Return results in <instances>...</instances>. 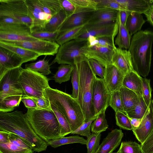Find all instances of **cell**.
<instances>
[{"label": "cell", "instance_id": "obj_54", "mask_svg": "<svg viewBox=\"0 0 153 153\" xmlns=\"http://www.w3.org/2000/svg\"><path fill=\"white\" fill-rule=\"evenodd\" d=\"M141 146L142 153H153V130Z\"/></svg>", "mask_w": 153, "mask_h": 153}, {"label": "cell", "instance_id": "obj_34", "mask_svg": "<svg viewBox=\"0 0 153 153\" xmlns=\"http://www.w3.org/2000/svg\"><path fill=\"white\" fill-rule=\"evenodd\" d=\"M114 39L111 37L91 36L87 38V45L88 46H97L114 49L116 47Z\"/></svg>", "mask_w": 153, "mask_h": 153}, {"label": "cell", "instance_id": "obj_18", "mask_svg": "<svg viewBox=\"0 0 153 153\" xmlns=\"http://www.w3.org/2000/svg\"><path fill=\"white\" fill-rule=\"evenodd\" d=\"M112 63L124 76L130 72L134 71L131 54L127 50L116 47L114 49Z\"/></svg>", "mask_w": 153, "mask_h": 153}, {"label": "cell", "instance_id": "obj_28", "mask_svg": "<svg viewBox=\"0 0 153 153\" xmlns=\"http://www.w3.org/2000/svg\"><path fill=\"white\" fill-rule=\"evenodd\" d=\"M49 102L51 108L55 115L59 124L61 137H65L69 134H71L72 131L65 115L56 104Z\"/></svg>", "mask_w": 153, "mask_h": 153}, {"label": "cell", "instance_id": "obj_63", "mask_svg": "<svg viewBox=\"0 0 153 153\" xmlns=\"http://www.w3.org/2000/svg\"></svg>", "mask_w": 153, "mask_h": 153}, {"label": "cell", "instance_id": "obj_52", "mask_svg": "<svg viewBox=\"0 0 153 153\" xmlns=\"http://www.w3.org/2000/svg\"><path fill=\"white\" fill-rule=\"evenodd\" d=\"M93 121L91 120L87 122H84L76 129L72 131L71 134L80 135L88 137L91 134V127Z\"/></svg>", "mask_w": 153, "mask_h": 153}, {"label": "cell", "instance_id": "obj_22", "mask_svg": "<svg viewBox=\"0 0 153 153\" xmlns=\"http://www.w3.org/2000/svg\"><path fill=\"white\" fill-rule=\"evenodd\" d=\"M0 47L13 52L24 59L26 62L35 61L40 56L39 54L22 47L5 41L0 40Z\"/></svg>", "mask_w": 153, "mask_h": 153}, {"label": "cell", "instance_id": "obj_40", "mask_svg": "<svg viewBox=\"0 0 153 153\" xmlns=\"http://www.w3.org/2000/svg\"><path fill=\"white\" fill-rule=\"evenodd\" d=\"M140 102L133 109L126 113L129 117L138 119H142L148 108L143 97L139 98Z\"/></svg>", "mask_w": 153, "mask_h": 153}, {"label": "cell", "instance_id": "obj_1", "mask_svg": "<svg viewBox=\"0 0 153 153\" xmlns=\"http://www.w3.org/2000/svg\"><path fill=\"white\" fill-rule=\"evenodd\" d=\"M0 131L15 134L27 142L34 151H45L48 143L39 136L31 126L26 114L22 111L0 112Z\"/></svg>", "mask_w": 153, "mask_h": 153}, {"label": "cell", "instance_id": "obj_47", "mask_svg": "<svg viewBox=\"0 0 153 153\" xmlns=\"http://www.w3.org/2000/svg\"><path fill=\"white\" fill-rule=\"evenodd\" d=\"M142 90L143 98L147 105L148 106L152 100V89L150 85V80L144 77L142 78Z\"/></svg>", "mask_w": 153, "mask_h": 153}, {"label": "cell", "instance_id": "obj_12", "mask_svg": "<svg viewBox=\"0 0 153 153\" xmlns=\"http://www.w3.org/2000/svg\"><path fill=\"white\" fill-rule=\"evenodd\" d=\"M25 1L28 16L33 21L31 33L33 31L42 30L52 16L44 12L39 0H25Z\"/></svg>", "mask_w": 153, "mask_h": 153}, {"label": "cell", "instance_id": "obj_5", "mask_svg": "<svg viewBox=\"0 0 153 153\" xmlns=\"http://www.w3.org/2000/svg\"><path fill=\"white\" fill-rule=\"evenodd\" d=\"M76 65L79 80V91L77 100L82 108L85 122L94 121L96 118L92 105V89L94 81L96 75L91 69L88 60L82 62Z\"/></svg>", "mask_w": 153, "mask_h": 153}, {"label": "cell", "instance_id": "obj_51", "mask_svg": "<svg viewBox=\"0 0 153 153\" xmlns=\"http://www.w3.org/2000/svg\"><path fill=\"white\" fill-rule=\"evenodd\" d=\"M41 3L51 12L52 16L59 12L62 7L59 0H39Z\"/></svg>", "mask_w": 153, "mask_h": 153}, {"label": "cell", "instance_id": "obj_4", "mask_svg": "<svg viewBox=\"0 0 153 153\" xmlns=\"http://www.w3.org/2000/svg\"><path fill=\"white\" fill-rule=\"evenodd\" d=\"M25 114L35 132L46 142L62 137L59 124L52 110L27 108Z\"/></svg>", "mask_w": 153, "mask_h": 153}, {"label": "cell", "instance_id": "obj_45", "mask_svg": "<svg viewBox=\"0 0 153 153\" xmlns=\"http://www.w3.org/2000/svg\"><path fill=\"white\" fill-rule=\"evenodd\" d=\"M59 34L58 30L54 32L38 30L33 31L31 33L32 36L39 39L55 42H56V39Z\"/></svg>", "mask_w": 153, "mask_h": 153}, {"label": "cell", "instance_id": "obj_32", "mask_svg": "<svg viewBox=\"0 0 153 153\" xmlns=\"http://www.w3.org/2000/svg\"><path fill=\"white\" fill-rule=\"evenodd\" d=\"M22 95L9 96L0 101V112L6 113L13 111L19 106Z\"/></svg>", "mask_w": 153, "mask_h": 153}, {"label": "cell", "instance_id": "obj_8", "mask_svg": "<svg viewBox=\"0 0 153 153\" xmlns=\"http://www.w3.org/2000/svg\"><path fill=\"white\" fill-rule=\"evenodd\" d=\"M0 16L19 20L30 29L32 26L33 21L28 16L25 0H0Z\"/></svg>", "mask_w": 153, "mask_h": 153}, {"label": "cell", "instance_id": "obj_11", "mask_svg": "<svg viewBox=\"0 0 153 153\" xmlns=\"http://www.w3.org/2000/svg\"><path fill=\"white\" fill-rule=\"evenodd\" d=\"M111 94L103 79L96 76L93 82L92 94V105L96 119L109 106Z\"/></svg>", "mask_w": 153, "mask_h": 153}, {"label": "cell", "instance_id": "obj_9", "mask_svg": "<svg viewBox=\"0 0 153 153\" xmlns=\"http://www.w3.org/2000/svg\"><path fill=\"white\" fill-rule=\"evenodd\" d=\"M118 30L117 20L115 22L107 23H87L80 35L75 39L78 41H87V38L91 36L97 37H109L115 39Z\"/></svg>", "mask_w": 153, "mask_h": 153}, {"label": "cell", "instance_id": "obj_44", "mask_svg": "<svg viewBox=\"0 0 153 153\" xmlns=\"http://www.w3.org/2000/svg\"><path fill=\"white\" fill-rule=\"evenodd\" d=\"M116 124L120 128L132 130V127L128 116L125 113L117 111L115 112Z\"/></svg>", "mask_w": 153, "mask_h": 153}, {"label": "cell", "instance_id": "obj_26", "mask_svg": "<svg viewBox=\"0 0 153 153\" xmlns=\"http://www.w3.org/2000/svg\"><path fill=\"white\" fill-rule=\"evenodd\" d=\"M117 21L118 30L117 36L114 39L115 45L117 46L118 48L126 50L128 49L131 44V36L126 26L122 24L119 13Z\"/></svg>", "mask_w": 153, "mask_h": 153}, {"label": "cell", "instance_id": "obj_25", "mask_svg": "<svg viewBox=\"0 0 153 153\" xmlns=\"http://www.w3.org/2000/svg\"><path fill=\"white\" fill-rule=\"evenodd\" d=\"M125 114L132 110L140 102V99L134 91L123 86L119 90Z\"/></svg>", "mask_w": 153, "mask_h": 153}, {"label": "cell", "instance_id": "obj_60", "mask_svg": "<svg viewBox=\"0 0 153 153\" xmlns=\"http://www.w3.org/2000/svg\"><path fill=\"white\" fill-rule=\"evenodd\" d=\"M10 134V133L6 131H0V143H6L9 142Z\"/></svg>", "mask_w": 153, "mask_h": 153}, {"label": "cell", "instance_id": "obj_56", "mask_svg": "<svg viewBox=\"0 0 153 153\" xmlns=\"http://www.w3.org/2000/svg\"><path fill=\"white\" fill-rule=\"evenodd\" d=\"M62 9L69 16L75 13L76 8L70 0H59Z\"/></svg>", "mask_w": 153, "mask_h": 153}, {"label": "cell", "instance_id": "obj_19", "mask_svg": "<svg viewBox=\"0 0 153 153\" xmlns=\"http://www.w3.org/2000/svg\"><path fill=\"white\" fill-rule=\"evenodd\" d=\"M124 76L112 64L105 67L103 79L105 86L110 93L119 90L122 86Z\"/></svg>", "mask_w": 153, "mask_h": 153}, {"label": "cell", "instance_id": "obj_30", "mask_svg": "<svg viewBox=\"0 0 153 153\" xmlns=\"http://www.w3.org/2000/svg\"><path fill=\"white\" fill-rule=\"evenodd\" d=\"M74 143L86 145V140L82 137L76 135L67 137H64L48 142V146L55 148L64 145Z\"/></svg>", "mask_w": 153, "mask_h": 153}, {"label": "cell", "instance_id": "obj_36", "mask_svg": "<svg viewBox=\"0 0 153 153\" xmlns=\"http://www.w3.org/2000/svg\"><path fill=\"white\" fill-rule=\"evenodd\" d=\"M25 68L38 72L45 76L51 73L48 61L45 58L35 62L26 64L25 65Z\"/></svg>", "mask_w": 153, "mask_h": 153}, {"label": "cell", "instance_id": "obj_41", "mask_svg": "<svg viewBox=\"0 0 153 153\" xmlns=\"http://www.w3.org/2000/svg\"><path fill=\"white\" fill-rule=\"evenodd\" d=\"M101 134L100 133H92L87 138L86 145L87 153H95L98 149Z\"/></svg>", "mask_w": 153, "mask_h": 153}, {"label": "cell", "instance_id": "obj_13", "mask_svg": "<svg viewBox=\"0 0 153 153\" xmlns=\"http://www.w3.org/2000/svg\"><path fill=\"white\" fill-rule=\"evenodd\" d=\"M5 41L22 47L40 56H53L56 54L60 46L56 42L41 39L32 41Z\"/></svg>", "mask_w": 153, "mask_h": 153}, {"label": "cell", "instance_id": "obj_55", "mask_svg": "<svg viewBox=\"0 0 153 153\" xmlns=\"http://www.w3.org/2000/svg\"><path fill=\"white\" fill-rule=\"evenodd\" d=\"M35 102L37 106L36 109H46L52 110L49 101L45 97L43 98H30Z\"/></svg>", "mask_w": 153, "mask_h": 153}, {"label": "cell", "instance_id": "obj_29", "mask_svg": "<svg viewBox=\"0 0 153 153\" xmlns=\"http://www.w3.org/2000/svg\"><path fill=\"white\" fill-rule=\"evenodd\" d=\"M69 16L68 14L62 9L52 16L46 24L42 30L51 32H54L58 30L59 28Z\"/></svg>", "mask_w": 153, "mask_h": 153}, {"label": "cell", "instance_id": "obj_43", "mask_svg": "<svg viewBox=\"0 0 153 153\" xmlns=\"http://www.w3.org/2000/svg\"><path fill=\"white\" fill-rule=\"evenodd\" d=\"M109 106L114 110L115 112L120 111L125 113L122 98L119 90L111 93Z\"/></svg>", "mask_w": 153, "mask_h": 153}, {"label": "cell", "instance_id": "obj_33", "mask_svg": "<svg viewBox=\"0 0 153 153\" xmlns=\"http://www.w3.org/2000/svg\"><path fill=\"white\" fill-rule=\"evenodd\" d=\"M74 65L68 64H61L53 76L56 82L61 84L69 81L70 79Z\"/></svg>", "mask_w": 153, "mask_h": 153}, {"label": "cell", "instance_id": "obj_16", "mask_svg": "<svg viewBox=\"0 0 153 153\" xmlns=\"http://www.w3.org/2000/svg\"><path fill=\"white\" fill-rule=\"evenodd\" d=\"M153 130V100H152L139 126L132 130L138 141L142 143Z\"/></svg>", "mask_w": 153, "mask_h": 153}, {"label": "cell", "instance_id": "obj_46", "mask_svg": "<svg viewBox=\"0 0 153 153\" xmlns=\"http://www.w3.org/2000/svg\"><path fill=\"white\" fill-rule=\"evenodd\" d=\"M76 8L75 13L79 10L84 9H96L97 0H70Z\"/></svg>", "mask_w": 153, "mask_h": 153}, {"label": "cell", "instance_id": "obj_7", "mask_svg": "<svg viewBox=\"0 0 153 153\" xmlns=\"http://www.w3.org/2000/svg\"><path fill=\"white\" fill-rule=\"evenodd\" d=\"M87 43V41L74 39L60 45L53 62L74 65L88 60L82 52V48Z\"/></svg>", "mask_w": 153, "mask_h": 153}, {"label": "cell", "instance_id": "obj_20", "mask_svg": "<svg viewBox=\"0 0 153 153\" xmlns=\"http://www.w3.org/2000/svg\"><path fill=\"white\" fill-rule=\"evenodd\" d=\"M123 135L120 129L112 130L103 139L95 153H113L120 145Z\"/></svg>", "mask_w": 153, "mask_h": 153}, {"label": "cell", "instance_id": "obj_6", "mask_svg": "<svg viewBox=\"0 0 153 153\" xmlns=\"http://www.w3.org/2000/svg\"><path fill=\"white\" fill-rule=\"evenodd\" d=\"M24 95L30 98H45L44 90L50 87L49 79L38 72L22 68L18 78Z\"/></svg>", "mask_w": 153, "mask_h": 153}, {"label": "cell", "instance_id": "obj_49", "mask_svg": "<svg viewBox=\"0 0 153 153\" xmlns=\"http://www.w3.org/2000/svg\"><path fill=\"white\" fill-rule=\"evenodd\" d=\"M71 76L73 89L71 95L73 98L77 99L79 91V80L78 71L76 64L74 65Z\"/></svg>", "mask_w": 153, "mask_h": 153}, {"label": "cell", "instance_id": "obj_21", "mask_svg": "<svg viewBox=\"0 0 153 153\" xmlns=\"http://www.w3.org/2000/svg\"><path fill=\"white\" fill-rule=\"evenodd\" d=\"M119 11L108 8H97L88 22L89 24H100L116 21Z\"/></svg>", "mask_w": 153, "mask_h": 153}, {"label": "cell", "instance_id": "obj_42", "mask_svg": "<svg viewBox=\"0 0 153 153\" xmlns=\"http://www.w3.org/2000/svg\"><path fill=\"white\" fill-rule=\"evenodd\" d=\"M118 150L121 153H142L141 144L135 142H122Z\"/></svg>", "mask_w": 153, "mask_h": 153}, {"label": "cell", "instance_id": "obj_57", "mask_svg": "<svg viewBox=\"0 0 153 153\" xmlns=\"http://www.w3.org/2000/svg\"><path fill=\"white\" fill-rule=\"evenodd\" d=\"M21 101L27 108L36 109L37 106L34 101L30 98L25 95L22 96Z\"/></svg>", "mask_w": 153, "mask_h": 153}, {"label": "cell", "instance_id": "obj_48", "mask_svg": "<svg viewBox=\"0 0 153 153\" xmlns=\"http://www.w3.org/2000/svg\"><path fill=\"white\" fill-rule=\"evenodd\" d=\"M97 8L105 7L114 9L119 11L127 10L126 8L117 2L115 0H97Z\"/></svg>", "mask_w": 153, "mask_h": 153}, {"label": "cell", "instance_id": "obj_38", "mask_svg": "<svg viewBox=\"0 0 153 153\" xmlns=\"http://www.w3.org/2000/svg\"><path fill=\"white\" fill-rule=\"evenodd\" d=\"M105 111L99 114L91 125V131L93 133H101L106 130L108 125L105 118Z\"/></svg>", "mask_w": 153, "mask_h": 153}, {"label": "cell", "instance_id": "obj_31", "mask_svg": "<svg viewBox=\"0 0 153 153\" xmlns=\"http://www.w3.org/2000/svg\"><path fill=\"white\" fill-rule=\"evenodd\" d=\"M39 39L32 36L31 33L0 32V40L6 41H32Z\"/></svg>", "mask_w": 153, "mask_h": 153}, {"label": "cell", "instance_id": "obj_15", "mask_svg": "<svg viewBox=\"0 0 153 153\" xmlns=\"http://www.w3.org/2000/svg\"><path fill=\"white\" fill-rule=\"evenodd\" d=\"M95 10L80 9L69 16L59 28V33L88 23Z\"/></svg>", "mask_w": 153, "mask_h": 153}, {"label": "cell", "instance_id": "obj_37", "mask_svg": "<svg viewBox=\"0 0 153 153\" xmlns=\"http://www.w3.org/2000/svg\"><path fill=\"white\" fill-rule=\"evenodd\" d=\"M0 32L31 33L30 27L25 24H0Z\"/></svg>", "mask_w": 153, "mask_h": 153}, {"label": "cell", "instance_id": "obj_14", "mask_svg": "<svg viewBox=\"0 0 153 153\" xmlns=\"http://www.w3.org/2000/svg\"><path fill=\"white\" fill-rule=\"evenodd\" d=\"M114 49L97 46H88L86 44L82 48V52L88 59L96 60L106 67L112 64Z\"/></svg>", "mask_w": 153, "mask_h": 153}, {"label": "cell", "instance_id": "obj_10", "mask_svg": "<svg viewBox=\"0 0 153 153\" xmlns=\"http://www.w3.org/2000/svg\"><path fill=\"white\" fill-rule=\"evenodd\" d=\"M22 68L8 71L0 79V101L10 96L24 95L18 81Z\"/></svg>", "mask_w": 153, "mask_h": 153}, {"label": "cell", "instance_id": "obj_50", "mask_svg": "<svg viewBox=\"0 0 153 153\" xmlns=\"http://www.w3.org/2000/svg\"><path fill=\"white\" fill-rule=\"evenodd\" d=\"M88 62L92 71L96 75L103 79L105 74V67L100 62L95 59H90Z\"/></svg>", "mask_w": 153, "mask_h": 153}, {"label": "cell", "instance_id": "obj_61", "mask_svg": "<svg viewBox=\"0 0 153 153\" xmlns=\"http://www.w3.org/2000/svg\"><path fill=\"white\" fill-rule=\"evenodd\" d=\"M132 127V130L137 128L140 125L142 119L133 118L128 117Z\"/></svg>", "mask_w": 153, "mask_h": 153}, {"label": "cell", "instance_id": "obj_53", "mask_svg": "<svg viewBox=\"0 0 153 153\" xmlns=\"http://www.w3.org/2000/svg\"><path fill=\"white\" fill-rule=\"evenodd\" d=\"M9 140V142L20 147L26 149H32L27 142L15 134L10 133Z\"/></svg>", "mask_w": 153, "mask_h": 153}, {"label": "cell", "instance_id": "obj_39", "mask_svg": "<svg viewBox=\"0 0 153 153\" xmlns=\"http://www.w3.org/2000/svg\"><path fill=\"white\" fill-rule=\"evenodd\" d=\"M32 149H26L9 142L0 143V153H33Z\"/></svg>", "mask_w": 153, "mask_h": 153}, {"label": "cell", "instance_id": "obj_2", "mask_svg": "<svg viewBox=\"0 0 153 153\" xmlns=\"http://www.w3.org/2000/svg\"><path fill=\"white\" fill-rule=\"evenodd\" d=\"M153 32L141 30L132 36L128 49L134 71L145 77L150 71Z\"/></svg>", "mask_w": 153, "mask_h": 153}, {"label": "cell", "instance_id": "obj_24", "mask_svg": "<svg viewBox=\"0 0 153 153\" xmlns=\"http://www.w3.org/2000/svg\"><path fill=\"white\" fill-rule=\"evenodd\" d=\"M130 12L144 14L149 8L152 1L147 0H115Z\"/></svg>", "mask_w": 153, "mask_h": 153}, {"label": "cell", "instance_id": "obj_35", "mask_svg": "<svg viewBox=\"0 0 153 153\" xmlns=\"http://www.w3.org/2000/svg\"><path fill=\"white\" fill-rule=\"evenodd\" d=\"M86 24L60 33L56 39V42L60 46L75 39L80 35Z\"/></svg>", "mask_w": 153, "mask_h": 153}, {"label": "cell", "instance_id": "obj_23", "mask_svg": "<svg viewBox=\"0 0 153 153\" xmlns=\"http://www.w3.org/2000/svg\"><path fill=\"white\" fill-rule=\"evenodd\" d=\"M142 77L134 71L130 72L124 77L122 86L135 92L139 98L143 97Z\"/></svg>", "mask_w": 153, "mask_h": 153}, {"label": "cell", "instance_id": "obj_62", "mask_svg": "<svg viewBox=\"0 0 153 153\" xmlns=\"http://www.w3.org/2000/svg\"><path fill=\"white\" fill-rule=\"evenodd\" d=\"M121 153L118 150L117 152H114V153Z\"/></svg>", "mask_w": 153, "mask_h": 153}, {"label": "cell", "instance_id": "obj_27", "mask_svg": "<svg viewBox=\"0 0 153 153\" xmlns=\"http://www.w3.org/2000/svg\"><path fill=\"white\" fill-rule=\"evenodd\" d=\"M145 22L141 14L131 12L128 17L125 26L131 36L140 30Z\"/></svg>", "mask_w": 153, "mask_h": 153}, {"label": "cell", "instance_id": "obj_59", "mask_svg": "<svg viewBox=\"0 0 153 153\" xmlns=\"http://www.w3.org/2000/svg\"><path fill=\"white\" fill-rule=\"evenodd\" d=\"M147 21L153 26V4L150 5L149 9L144 13Z\"/></svg>", "mask_w": 153, "mask_h": 153}, {"label": "cell", "instance_id": "obj_58", "mask_svg": "<svg viewBox=\"0 0 153 153\" xmlns=\"http://www.w3.org/2000/svg\"><path fill=\"white\" fill-rule=\"evenodd\" d=\"M131 12L127 10H121L119 11L120 19L122 24L124 26H126L127 18Z\"/></svg>", "mask_w": 153, "mask_h": 153}, {"label": "cell", "instance_id": "obj_17", "mask_svg": "<svg viewBox=\"0 0 153 153\" xmlns=\"http://www.w3.org/2000/svg\"><path fill=\"white\" fill-rule=\"evenodd\" d=\"M25 60L16 53L0 47V79L8 71L21 67Z\"/></svg>", "mask_w": 153, "mask_h": 153}, {"label": "cell", "instance_id": "obj_3", "mask_svg": "<svg viewBox=\"0 0 153 153\" xmlns=\"http://www.w3.org/2000/svg\"><path fill=\"white\" fill-rule=\"evenodd\" d=\"M45 97L49 101L56 104L65 116L72 132L85 122L84 116L76 99L71 95L50 87L44 91Z\"/></svg>", "mask_w": 153, "mask_h": 153}]
</instances>
